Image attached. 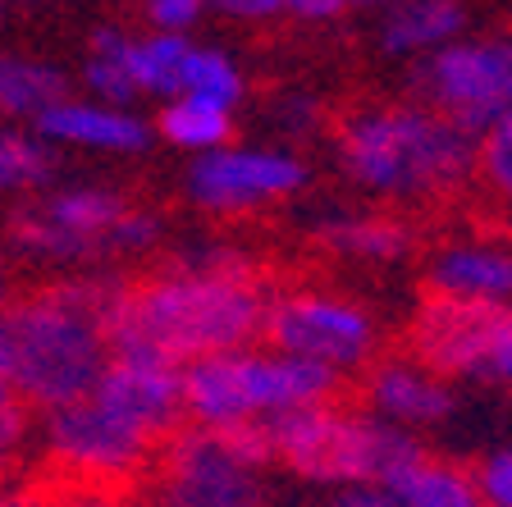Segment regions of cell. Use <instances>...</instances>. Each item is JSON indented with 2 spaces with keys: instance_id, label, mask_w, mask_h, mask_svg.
Returning a JSON list of instances; mask_svg holds the SVG:
<instances>
[{
  "instance_id": "cell-13",
  "label": "cell",
  "mask_w": 512,
  "mask_h": 507,
  "mask_svg": "<svg viewBox=\"0 0 512 507\" xmlns=\"http://www.w3.org/2000/svg\"><path fill=\"white\" fill-rule=\"evenodd\" d=\"M32 211L42 215L51 229L78 238V243L96 256L101 247H110L115 229L133 215V206H128L119 192H92L87 188V192H60V197L42 201V206H32Z\"/></svg>"
},
{
  "instance_id": "cell-31",
  "label": "cell",
  "mask_w": 512,
  "mask_h": 507,
  "mask_svg": "<svg viewBox=\"0 0 512 507\" xmlns=\"http://www.w3.org/2000/svg\"><path fill=\"white\" fill-rule=\"evenodd\" d=\"M343 5L348 0H284V10L302 14V19H334V14H343Z\"/></svg>"
},
{
  "instance_id": "cell-8",
  "label": "cell",
  "mask_w": 512,
  "mask_h": 507,
  "mask_svg": "<svg viewBox=\"0 0 512 507\" xmlns=\"http://www.w3.org/2000/svg\"><path fill=\"white\" fill-rule=\"evenodd\" d=\"M147 507H261V471L234 462L206 425H183L156 453L142 485Z\"/></svg>"
},
{
  "instance_id": "cell-5",
  "label": "cell",
  "mask_w": 512,
  "mask_h": 507,
  "mask_svg": "<svg viewBox=\"0 0 512 507\" xmlns=\"http://www.w3.org/2000/svg\"><path fill=\"white\" fill-rule=\"evenodd\" d=\"M508 329L512 307L448 293V288L426 279L416 288V307L407 316L403 334H398V357L444 384L476 375V370L490 375V361L499 352V343L508 338Z\"/></svg>"
},
{
  "instance_id": "cell-3",
  "label": "cell",
  "mask_w": 512,
  "mask_h": 507,
  "mask_svg": "<svg viewBox=\"0 0 512 507\" xmlns=\"http://www.w3.org/2000/svg\"><path fill=\"white\" fill-rule=\"evenodd\" d=\"M352 179L398 197H448L471 179L476 138L421 106H371L334 119Z\"/></svg>"
},
{
  "instance_id": "cell-23",
  "label": "cell",
  "mask_w": 512,
  "mask_h": 507,
  "mask_svg": "<svg viewBox=\"0 0 512 507\" xmlns=\"http://www.w3.org/2000/svg\"><path fill=\"white\" fill-rule=\"evenodd\" d=\"M471 179L490 192L494 201L512 206V110L490 124L476 142V165H471Z\"/></svg>"
},
{
  "instance_id": "cell-12",
  "label": "cell",
  "mask_w": 512,
  "mask_h": 507,
  "mask_svg": "<svg viewBox=\"0 0 512 507\" xmlns=\"http://www.w3.org/2000/svg\"><path fill=\"white\" fill-rule=\"evenodd\" d=\"M380 489H389L403 507H485L467 457L430 453V448H416Z\"/></svg>"
},
{
  "instance_id": "cell-16",
  "label": "cell",
  "mask_w": 512,
  "mask_h": 507,
  "mask_svg": "<svg viewBox=\"0 0 512 507\" xmlns=\"http://www.w3.org/2000/svg\"><path fill=\"white\" fill-rule=\"evenodd\" d=\"M330 252L343 256H366V261H394V256L412 252V229L394 215H352V220H330L316 233Z\"/></svg>"
},
{
  "instance_id": "cell-19",
  "label": "cell",
  "mask_w": 512,
  "mask_h": 507,
  "mask_svg": "<svg viewBox=\"0 0 512 507\" xmlns=\"http://www.w3.org/2000/svg\"><path fill=\"white\" fill-rule=\"evenodd\" d=\"M133 51L138 42L124 37L119 28H101L92 37V60H87V83L96 87L101 96L110 101H128V96H138V74H133Z\"/></svg>"
},
{
  "instance_id": "cell-33",
  "label": "cell",
  "mask_w": 512,
  "mask_h": 507,
  "mask_svg": "<svg viewBox=\"0 0 512 507\" xmlns=\"http://www.w3.org/2000/svg\"><path fill=\"white\" fill-rule=\"evenodd\" d=\"M10 302V284H5V265H0V307Z\"/></svg>"
},
{
  "instance_id": "cell-29",
  "label": "cell",
  "mask_w": 512,
  "mask_h": 507,
  "mask_svg": "<svg viewBox=\"0 0 512 507\" xmlns=\"http://www.w3.org/2000/svg\"><path fill=\"white\" fill-rule=\"evenodd\" d=\"M320 507H403L389 489H380V485H348V489H339L334 498H325Z\"/></svg>"
},
{
  "instance_id": "cell-25",
  "label": "cell",
  "mask_w": 512,
  "mask_h": 507,
  "mask_svg": "<svg viewBox=\"0 0 512 507\" xmlns=\"http://www.w3.org/2000/svg\"><path fill=\"white\" fill-rule=\"evenodd\" d=\"M46 174H51V151H46L42 142L0 133V188H14V183H42Z\"/></svg>"
},
{
  "instance_id": "cell-22",
  "label": "cell",
  "mask_w": 512,
  "mask_h": 507,
  "mask_svg": "<svg viewBox=\"0 0 512 507\" xmlns=\"http://www.w3.org/2000/svg\"><path fill=\"white\" fill-rule=\"evenodd\" d=\"M238 92H243V78H238L234 64L215 51H197V46H192L188 64H183V92L179 96L229 110L238 101Z\"/></svg>"
},
{
  "instance_id": "cell-28",
  "label": "cell",
  "mask_w": 512,
  "mask_h": 507,
  "mask_svg": "<svg viewBox=\"0 0 512 507\" xmlns=\"http://www.w3.org/2000/svg\"><path fill=\"white\" fill-rule=\"evenodd\" d=\"M202 5L206 0H151L147 14H151V23H156L160 32H183L188 23H197Z\"/></svg>"
},
{
  "instance_id": "cell-17",
  "label": "cell",
  "mask_w": 512,
  "mask_h": 507,
  "mask_svg": "<svg viewBox=\"0 0 512 507\" xmlns=\"http://www.w3.org/2000/svg\"><path fill=\"white\" fill-rule=\"evenodd\" d=\"M458 0H407L394 19L384 23V51H426V46L448 42L462 28Z\"/></svg>"
},
{
  "instance_id": "cell-18",
  "label": "cell",
  "mask_w": 512,
  "mask_h": 507,
  "mask_svg": "<svg viewBox=\"0 0 512 507\" xmlns=\"http://www.w3.org/2000/svg\"><path fill=\"white\" fill-rule=\"evenodd\" d=\"M64 101V74L51 64L0 55V115H46Z\"/></svg>"
},
{
  "instance_id": "cell-2",
  "label": "cell",
  "mask_w": 512,
  "mask_h": 507,
  "mask_svg": "<svg viewBox=\"0 0 512 507\" xmlns=\"http://www.w3.org/2000/svg\"><path fill=\"white\" fill-rule=\"evenodd\" d=\"M115 293L119 279H60L0 307V380L32 412L69 407L101 384Z\"/></svg>"
},
{
  "instance_id": "cell-9",
  "label": "cell",
  "mask_w": 512,
  "mask_h": 507,
  "mask_svg": "<svg viewBox=\"0 0 512 507\" xmlns=\"http://www.w3.org/2000/svg\"><path fill=\"white\" fill-rule=\"evenodd\" d=\"M92 398L133 425L138 434L170 444L183 425H192L188 402H183V370L179 366H151V361H110Z\"/></svg>"
},
{
  "instance_id": "cell-30",
  "label": "cell",
  "mask_w": 512,
  "mask_h": 507,
  "mask_svg": "<svg viewBox=\"0 0 512 507\" xmlns=\"http://www.w3.org/2000/svg\"><path fill=\"white\" fill-rule=\"evenodd\" d=\"M211 5H220L234 19H270L275 10H284V0H211Z\"/></svg>"
},
{
  "instance_id": "cell-4",
  "label": "cell",
  "mask_w": 512,
  "mask_h": 507,
  "mask_svg": "<svg viewBox=\"0 0 512 507\" xmlns=\"http://www.w3.org/2000/svg\"><path fill=\"white\" fill-rule=\"evenodd\" d=\"M266 421L275 466L320 485H384L421 448L403 430L366 421L357 407H293Z\"/></svg>"
},
{
  "instance_id": "cell-10",
  "label": "cell",
  "mask_w": 512,
  "mask_h": 507,
  "mask_svg": "<svg viewBox=\"0 0 512 507\" xmlns=\"http://www.w3.org/2000/svg\"><path fill=\"white\" fill-rule=\"evenodd\" d=\"M307 169L270 151H211L188 174V192L211 211H243L302 188Z\"/></svg>"
},
{
  "instance_id": "cell-21",
  "label": "cell",
  "mask_w": 512,
  "mask_h": 507,
  "mask_svg": "<svg viewBox=\"0 0 512 507\" xmlns=\"http://www.w3.org/2000/svg\"><path fill=\"white\" fill-rule=\"evenodd\" d=\"M192 46L183 42V32H156L133 51V74H138L142 92H183V64H188Z\"/></svg>"
},
{
  "instance_id": "cell-32",
  "label": "cell",
  "mask_w": 512,
  "mask_h": 507,
  "mask_svg": "<svg viewBox=\"0 0 512 507\" xmlns=\"http://www.w3.org/2000/svg\"><path fill=\"white\" fill-rule=\"evenodd\" d=\"M490 375L494 380H503L512 389V329H508V338L499 343V352H494V361H490Z\"/></svg>"
},
{
  "instance_id": "cell-6",
  "label": "cell",
  "mask_w": 512,
  "mask_h": 507,
  "mask_svg": "<svg viewBox=\"0 0 512 507\" xmlns=\"http://www.w3.org/2000/svg\"><path fill=\"white\" fill-rule=\"evenodd\" d=\"M256 343L279 357L320 361L330 370H366L384 352L375 316L343 293H279Z\"/></svg>"
},
{
  "instance_id": "cell-34",
  "label": "cell",
  "mask_w": 512,
  "mask_h": 507,
  "mask_svg": "<svg viewBox=\"0 0 512 507\" xmlns=\"http://www.w3.org/2000/svg\"><path fill=\"white\" fill-rule=\"evenodd\" d=\"M0 507H14V498H10V494H0Z\"/></svg>"
},
{
  "instance_id": "cell-24",
  "label": "cell",
  "mask_w": 512,
  "mask_h": 507,
  "mask_svg": "<svg viewBox=\"0 0 512 507\" xmlns=\"http://www.w3.org/2000/svg\"><path fill=\"white\" fill-rule=\"evenodd\" d=\"M215 434V444L234 462L252 466V471H266L275 466V439H270V421L266 416H238V421H220V425H206Z\"/></svg>"
},
{
  "instance_id": "cell-1",
  "label": "cell",
  "mask_w": 512,
  "mask_h": 507,
  "mask_svg": "<svg viewBox=\"0 0 512 507\" xmlns=\"http://www.w3.org/2000/svg\"><path fill=\"white\" fill-rule=\"evenodd\" d=\"M275 302V270L247 252H206L119 279L106 320L110 361L192 366L256 343Z\"/></svg>"
},
{
  "instance_id": "cell-11",
  "label": "cell",
  "mask_w": 512,
  "mask_h": 507,
  "mask_svg": "<svg viewBox=\"0 0 512 507\" xmlns=\"http://www.w3.org/2000/svg\"><path fill=\"white\" fill-rule=\"evenodd\" d=\"M362 384V402L375 412H389L394 421H416V425H435L444 416L458 412V398L444 380L416 370L412 361H403L398 352L384 348L371 366L357 375Z\"/></svg>"
},
{
  "instance_id": "cell-27",
  "label": "cell",
  "mask_w": 512,
  "mask_h": 507,
  "mask_svg": "<svg viewBox=\"0 0 512 507\" xmlns=\"http://www.w3.org/2000/svg\"><path fill=\"white\" fill-rule=\"evenodd\" d=\"M471 480L480 489L485 507H512V448L508 453H485V457H467Z\"/></svg>"
},
{
  "instance_id": "cell-15",
  "label": "cell",
  "mask_w": 512,
  "mask_h": 507,
  "mask_svg": "<svg viewBox=\"0 0 512 507\" xmlns=\"http://www.w3.org/2000/svg\"><path fill=\"white\" fill-rule=\"evenodd\" d=\"M37 128H42L46 138L83 142V147H110V151L147 147V124L119 115V110L74 106V101H60V106H51L46 115H37Z\"/></svg>"
},
{
  "instance_id": "cell-26",
  "label": "cell",
  "mask_w": 512,
  "mask_h": 507,
  "mask_svg": "<svg viewBox=\"0 0 512 507\" xmlns=\"http://www.w3.org/2000/svg\"><path fill=\"white\" fill-rule=\"evenodd\" d=\"M28 425H32V407L0 380V485L14 480V471H19V448L28 439Z\"/></svg>"
},
{
  "instance_id": "cell-7",
  "label": "cell",
  "mask_w": 512,
  "mask_h": 507,
  "mask_svg": "<svg viewBox=\"0 0 512 507\" xmlns=\"http://www.w3.org/2000/svg\"><path fill=\"white\" fill-rule=\"evenodd\" d=\"M416 92L444 124L480 138L512 110V37H485V42L444 46L430 55L416 74Z\"/></svg>"
},
{
  "instance_id": "cell-20",
  "label": "cell",
  "mask_w": 512,
  "mask_h": 507,
  "mask_svg": "<svg viewBox=\"0 0 512 507\" xmlns=\"http://www.w3.org/2000/svg\"><path fill=\"white\" fill-rule=\"evenodd\" d=\"M156 124H160V133L170 142H179V147H220V142L234 138L229 110L206 106V101H188V96H179L174 106L160 110Z\"/></svg>"
},
{
  "instance_id": "cell-14",
  "label": "cell",
  "mask_w": 512,
  "mask_h": 507,
  "mask_svg": "<svg viewBox=\"0 0 512 507\" xmlns=\"http://www.w3.org/2000/svg\"><path fill=\"white\" fill-rule=\"evenodd\" d=\"M430 284L448 288L462 297H480V302H512V256L494 252V247H448L430 265Z\"/></svg>"
}]
</instances>
